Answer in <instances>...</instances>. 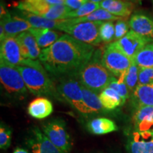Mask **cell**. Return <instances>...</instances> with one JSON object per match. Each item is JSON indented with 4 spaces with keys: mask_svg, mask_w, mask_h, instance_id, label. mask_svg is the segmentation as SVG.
Masks as SVG:
<instances>
[{
    "mask_svg": "<svg viewBox=\"0 0 153 153\" xmlns=\"http://www.w3.org/2000/svg\"><path fill=\"white\" fill-rule=\"evenodd\" d=\"M17 14L26 19V21H28L34 28L60 30L65 22V19H62V20H51V19L44 18V17L27 12V11L20 10Z\"/></svg>",
    "mask_w": 153,
    "mask_h": 153,
    "instance_id": "20",
    "label": "cell"
},
{
    "mask_svg": "<svg viewBox=\"0 0 153 153\" xmlns=\"http://www.w3.org/2000/svg\"><path fill=\"white\" fill-rule=\"evenodd\" d=\"M121 19H123V18L114 16L105 9L100 8L87 16L81 17V18L69 19L68 20L69 24H76L78 23L89 22H103V21L114 22V21H119Z\"/></svg>",
    "mask_w": 153,
    "mask_h": 153,
    "instance_id": "26",
    "label": "cell"
},
{
    "mask_svg": "<svg viewBox=\"0 0 153 153\" xmlns=\"http://www.w3.org/2000/svg\"><path fill=\"white\" fill-rule=\"evenodd\" d=\"M108 87L112 88L115 91H117L118 94L125 100L131 97V94L130 92L127 85H126L124 79H118L116 76H114Z\"/></svg>",
    "mask_w": 153,
    "mask_h": 153,
    "instance_id": "30",
    "label": "cell"
},
{
    "mask_svg": "<svg viewBox=\"0 0 153 153\" xmlns=\"http://www.w3.org/2000/svg\"><path fill=\"white\" fill-rule=\"evenodd\" d=\"M26 144L32 153H62L38 127L30 129Z\"/></svg>",
    "mask_w": 153,
    "mask_h": 153,
    "instance_id": "12",
    "label": "cell"
},
{
    "mask_svg": "<svg viewBox=\"0 0 153 153\" xmlns=\"http://www.w3.org/2000/svg\"><path fill=\"white\" fill-rule=\"evenodd\" d=\"M16 8L51 20L66 19L68 14L72 11L66 5H52L45 0H21L17 3Z\"/></svg>",
    "mask_w": 153,
    "mask_h": 153,
    "instance_id": "4",
    "label": "cell"
},
{
    "mask_svg": "<svg viewBox=\"0 0 153 153\" xmlns=\"http://www.w3.org/2000/svg\"><path fill=\"white\" fill-rule=\"evenodd\" d=\"M99 5L114 16L126 19L131 14L134 7L133 3L125 0H104Z\"/></svg>",
    "mask_w": 153,
    "mask_h": 153,
    "instance_id": "17",
    "label": "cell"
},
{
    "mask_svg": "<svg viewBox=\"0 0 153 153\" xmlns=\"http://www.w3.org/2000/svg\"><path fill=\"white\" fill-rule=\"evenodd\" d=\"M56 89L60 100H65L79 114L87 117L82 86L76 77L69 76L62 78Z\"/></svg>",
    "mask_w": 153,
    "mask_h": 153,
    "instance_id": "5",
    "label": "cell"
},
{
    "mask_svg": "<svg viewBox=\"0 0 153 153\" xmlns=\"http://www.w3.org/2000/svg\"><path fill=\"white\" fill-rule=\"evenodd\" d=\"M38 60L28 59L24 65L16 66L28 90L34 96H51L60 99L56 87L43 65Z\"/></svg>",
    "mask_w": 153,
    "mask_h": 153,
    "instance_id": "2",
    "label": "cell"
},
{
    "mask_svg": "<svg viewBox=\"0 0 153 153\" xmlns=\"http://www.w3.org/2000/svg\"><path fill=\"white\" fill-rule=\"evenodd\" d=\"M129 26L132 30L146 37H153V22L145 14L136 13L131 17Z\"/></svg>",
    "mask_w": 153,
    "mask_h": 153,
    "instance_id": "18",
    "label": "cell"
},
{
    "mask_svg": "<svg viewBox=\"0 0 153 153\" xmlns=\"http://www.w3.org/2000/svg\"><path fill=\"white\" fill-rule=\"evenodd\" d=\"M43 133L62 153H70L72 150L71 137L62 118H54L44 123Z\"/></svg>",
    "mask_w": 153,
    "mask_h": 153,
    "instance_id": "8",
    "label": "cell"
},
{
    "mask_svg": "<svg viewBox=\"0 0 153 153\" xmlns=\"http://www.w3.org/2000/svg\"><path fill=\"white\" fill-rule=\"evenodd\" d=\"M126 148L128 153H153V132H133Z\"/></svg>",
    "mask_w": 153,
    "mask_h": 153,
    "instance_id": "13",
    "label": "cell"
},
{
    "mask_svg": "<svg viewBox=\"0 0 153 153\" xmlns=\"http://www.w3.org/2000/svg\"><path fill=\"white\" fill-rule=\"evenodd\" d=\"M89 1H92V2H94L97 4H100L101 2H102L103 1H104V0H89Z\"/></svg>",
    "mask_w": 153,
    "mask_h": 153,
    "instance_id": "38",
    "label": "cell"
},
{
    "mask_svg": "<svg viewBox=\"0 0 153 153\" xmlns=\"http://www.w3.org/2000/svg\"><path fill=\"white\" fill-rule=\"evenodd\" d=\"M87 129L94 135H101L118 131V127L109 118L99 117L89 120L87 123Z\"/></svg>",
    "mask_w": 153,
    "mask_h": 153,
    "instance_id": "24",
    "label": "cell"
},
{
    "mask_svg": "<svg viewBox=\"0 0 153 153\" xmlns=\"http://www.w3.org/2000/svg\"><path fill=\"white\" fill-rule=\"evenodd\" d=\"M115 26L113 22H105L101 24L99 30V36L101 41L110 43L114 39Z\"/></svg>",
    "mask_w": 153,
    "mask_h": 153,
    "instance_id": "31",
    "label": "cell"
},
{
    "mask_svg": "<svg viewBox=\"0 0 153 153\" xmlns=\"http://www.w3.org/2000/svg\"><path fill=\"white\" fill-rule=\"evenodd\" d=\"M11 130L4 123H1L0 126V148L7 150L11 145Z\"/></svg>",
    "mask_w": 153,
    "mask_h": 153,
    "instance_id": "32",
    "label": "cell"
},
{
    "mask_svg": "<svg viewBox=\"0 0 153 153\" xmlns=\"http://www.w3.org/2000/svg\"><path fill=\"white\" fill-rule=\"evenodd\" d=\"M152 2H153V0H152Z\"/></svg>",
    "mask_w": 153,
    "mask_h": 153,
    "instance_id": "40",
    "label": "cell"
},
{
    "mask_svg": "<svg viewBox=\"0 0 153 153\" xmlns=\"http://www.w3.org/2000/svg\"><path fill=\"white\" fill-rule=\"evenodd\" d=\"M94 46L63 34L52 45L41 51L39 61L55 78L75 76L91 58Z\"/></svg>",
    "mask_w": 153,
    "mask_h": 153,
    "instance_id": "1",
    "label": "cell"
},
{
    "mask_svg": "<svg viewBox=\"0 0 153 153\" xmlns=\"http://www.w3.org/2000/svg\"><path fill=\"white\" fill-rule=\"evenodd\" d=\"M0 57L1 60L14 67L24 65L27 60L22 56L16 36H7L1 42Z\"/></svg>",
    "mask_w": 153,
    "mask_h": 153,
    "instance_id": "11",
    "label": "cell"
},
{
    "mask_svg": "<svg viewBox=\"0 0 153 153\" xmlns=\"http://www.w3.org/2000/svg\"><path fill=\"white\" fill-rule=\"evenodd\" d=\"M50 4H64L65 0H45Z\"/></svg>",
    "mask_w": 153,
    "mask_h": 153,
    "instance_id": "36",
    "label": "cell"
},
{
    "mask_svg": "<svg viewBox=\"0 0 153 153\" xmlns=\"http://www.w3.org/2000/svg\"><path fill=\"white\" fill-rule=\"evenodd\" d=\"M131 59L111 43L105 48L102 55V62L107 70L118 79H124L132 62Z\"/></svg>",
    "mask_w": 153,
    "mask_h": 153,
    "instance_id": "9",
    "label": "cell"
},
{
    "mask_svg": "<svg viewBox=\"0 0 153 153\" xmlns=\"http://www.w3.org/2000/svg\"><path fill=\"white\" fill-rule=\"evenodd\" d=\"M13 153H29L27 150H24V149L21 148H17L14 150Z\"/></svg>",
    "mask_w": 153,
    "mask_h": 153,
    "instance_id": "37",
    "label": "cell"
},
{
    "mask_svg": "<svg viewBox=\"0 0 153 153\" xmlns=\"http://www.w3.org/2000/svg\"><path fill=\"white\" fill-rule=\"evenodd\" d=\"M125 1H137V0H125Z\"/></svg>",
    "mask_w": 153,
    "mask_h": 153,
    "instance_id": "39",
    "label": "cell"
},
{
    "mask_svg": "<svg viewBox=\"0 0 153 153\" xmlns=\"http://www.w3.org/2000/svg\"><path fill=\"white\" fill-rule=\"evenodd\" d=\"M135 131L153 132V106H143L135 110L133 116Z\"/></svg>",
    "mask_w": 153,
    "mask_h": 153,
    "instance_id": "16",
    "label": "cell"
},
{
    "mask_svg": "<svg viewBox=\"0 0 153 153\" xmlns=\"http://www.w3.org/2000/svg\"><path fill=\"white\" fill-rule=\"evenodd\" d=\"M152 41L153 40L150 37L141 36L131 30L123 38L114 41L113 43L118 50L133 60L135 55L143 48Z\"/></svg>",
    "mask_w": 153,
    "mask_h": 153,
    "instance_id": "10",
    "label": "cell"
},
{
    "mask_svg": "<svg viewBox=\"0 0 153 153\" xmlns=\"http://www.w3.org/2000/svg\"><path fill=\"white\" fill-rule=\"evenodd\" d=\"M100 8L101 7L99 4L92 2V1H87L80 8L76 9V10L70 11L68 14V16H67L66 19L81 18V17L87 16L88 15H89L92 12H94V11H95L96 10Z\"/></svg>",
    "mask_w": 153,
    "mask_h": 153,
    "instance_id": "28",
    "label": "cell"
},
{
    "mask_svg": "<svg viewBox=\"0 0 153 153\" xmlns=\"http://www.w3.org/2000/svg\"><path fill=\"white\" fill-rule=\"evenodd\" d=\"M139 68H153V42L148 43L135 55L133 60Z\"/></svg>",
    "mask_w": 153,
    "mask_h": 153,
    "instance_id": "27",
    "label": "cell"
},
{
    "mask_svg": "<svg viewBox=\"0 0 153 153\" xmlns=\"http://www.w3.org/2000/svg\"><path fill=\"white\" fill-rule=\"evenodd\" d=\"M153 83V68H139L138 85H146Z\"/></svg>",
    "mask_w": 153,
    "mask_h": 153,
    "instance_id": "33",
    "label": "cell"
},
{
    "mask_svg": "<svg viewBox=\"0 0 153 153\" xmlns=\"http://www.w3.org/2000/svg\"><path fill=\"white\" fill-rule=\"evenodd\" d=\"M28 30L34 36L38 46L42 50L52 45L62 36L56 30L49 29V28L33 27Z\"/></svg>",
    "mask_w": 153,
    "mask_h": 153,
    "instance_id": "23",
    "label": "cell"
},
{
    "mask_svg": "<svg viewBox=\"0 0 153 153\" xmlns=\"http://www.w3.org/2000/svg\"><path fill=\"white\" fill-rule=\"evenodd\" d=\"M131 98L135 109L143 106H153V83L137 85Z\"/></svg>",
    "mask_w": 153,
    "mask_h": 153,
    "instance_id": "19",
    "label": "cell"
},
{
    "mask_svg": "<svg viewBox=\"0 0 153 153\" xmlns=\"http://www.w3.org/2000/svg\"><path fill=\"white\" fill-rule=\"evenodd\" d=\"M0 80L4 89L9 94L19 98L27 95L28 90L20 72L16 67L1 60L0 61Z\"/></svg>",
    "mask_w": 153,
    "mask_h": 153,
    "instance_id": "7",
    "label": "cell"
},
{
    "mask_svg": "<svg viewBox=\"0 0 153 153\" xmlns=\"http://www.w3.org/2000/svg\"><path fill=\"white\" fill-rule=\"evenodd\" d=\"M103 22H89L69 24L68 19H65L64 24L60 30L65 32L72 37L93 46H99L101 40L99 30Z\"/></svg>",
    "mask_w": 153,
    "mask_h": 153,
    "instance_id": "6",
    "label": "cell"
},
{
    "mask_svg": "<svg viewBox=\"0 0 153 153\" xmlns=\"http://www.w3.org/2000/svg\"><path fill=\"white\" fill-rule=\"evenodd\" d=\"M82 90L83 93V99L88 116L91 115H97L104 114L107 111L101 104L99 94L94 91L87 89L82 85Z\"/></svg>",
    "mask_w": 153,
    "mask_h": 153,
    "instance_id": "22",
    "label": "cell"
},
{
    "mask_svg": "<svg viewBox=\"0 0 153 153\" xmlns=\"http://www.w3.org/2000/svg\"><path fill=\"white\" fill-rule=\"evenodd\" d=\"M89 0H65V5L71 9L72 11L76 10Z\"/></svg>",
    "mask_w": 153,
    "mask_h": 153,
    "instance_id": "35",
    "label": "cell"
},
{
    "mask_svg": "<svg viewBox=\"0 0 153 153\" xmlns=\"http://www.w3.org/2000/svg\"><path fill=\"white\" fill-rule=\"evenodd\" d=\"M101 104L107 111L114 110L118 106H123L126 100L122 98L112 88L107 87L99 94Z\"/></svg>",
    "mask_w": 153,
    "mask_h": 153,
    "instance_id": "25",
    "label": "cell"
},
{
    "mask_svg": "<svg viewBox=\"0 0 153 153\" xmlns=\"http://www.w3.org/2000/svg\"><path fill=\"white\" fill-rule=\"evenodd\" d=\"M22 56L26 59L35 60L39 58L41 51L34 36L29 30L24 31L16 36Z\"/></svg>",
    "mask_w": 153,
    "mask_h": 153,
    "instance_id": "15",
    "label": "cell"
},
{
    "mask_svg": "<svg viewBox=\"0 0 153 153\" xmlns=\"http://www.w3.org/2000/svg\"><path fill=\"white\" fill-rule=\"evenodd\" d=\"M102 55L101 50L95 51L91 58L74 76L82 85L98 94L108 87L114 76L103 64Z\"/></svg>",
    "mask_w": 153,
    "mask_h": 153,
    "instance_id": "3",
    "label": "cell"
},
{
    "mask_svg": "<svg viewBox=\"0 0 153 153\" xmlns=\"http://www.w3.org/2000/svg\"><path fill=\"white\" fill-rule=\"evenodd\" d=\"M4 28L7 36H17L24 31H27L33 28L28 21L18 14L8 12L1 18V23Z\"/></svg>",
    "mask_w": 153,
    "mask_h": 153,
    "instance_id": "14",
    "label": "cell"
},
{
    "mask_svg": "<svg viewBox=\"0 0 153 153\" xmlns=\"http://www.w3.org/2000/svg\"><path fill=\"white\" fill-rule=\"evenodd\" d=\"M129 27V24H128L126 19L118 21L115 25V34L114 39L115 41H118L120 38H123L128 32Z\"/></svg>",
    "mask_w": 153,
    "mask_h": 153,
    "instance_id": "34",
    "label": "cell"
},
{
    "mask_svg": "<svg viewBox=\"0 0 153 153\" xmlns=\"http://www.w3.org/2000/svg\"><path fill=\"white\" fill-rule=\"evenodd\" d=\"M138 72L139 67L133 60L131 66L126 72L125 79H124L126 85H127L131 94L138 85Z\"/></svg>",
    "mask_w": 153,
    "mask_h": 153,
    "instance_id": "29",
    "label": "cell"
},
{
    "mask_svg": "<svg viewBox=\"0 0 153 153\" xmlns=\"http://www.w3.org/2000/svg\"><path fill=\"white\" fill-rule=\"evenodd\" d=\"M53 111L52 102L45 97H38L30 103L28 106V113L32 118L43 119Z\"/></svg>",
    "mask_w": 153,
    "mask_h": 153,
    "instance_id": "21",
    "label": "cell"
}]
</instances>
